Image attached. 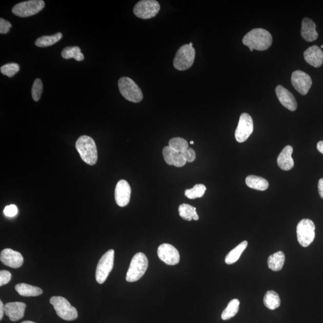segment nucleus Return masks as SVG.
Segmentation results:
<instances>
[{
  "mask_svg": "<svg viewBox=\"0 0 323 323\" xmlns=\"http://www.w3.org/2000/svg\"><path fill=\"white\" fill-rule=\"evenodd\" d=\"M272 37L270 32L263 28H255L244 36L243 43L253 52V50L264 51L272 45Z\"/></svg>",
  "mask_w": 323,
  "mask_h": 323,
  "instance_id": "obj_1",
  "label": "nucleus"
},
{
  "mask_svg": "<svg viewBox=\"0 0 323 323\" xmlns=\"http://www.w3.org/2000/svg\"><path fill=\"white\" fill-rule=\"evenodd\" d=\"M75 148L85 163L90 165L96 164L98 160V151L94 140L91 137L81 136L75 143Z\"/></svg>",
  "mask_w": 323,
  "mask_h": 323,
  "instance_id": "obj_2",
  "label": "nucleus"
},
{
  "mask_svg": "<svg viewBox=\"0 0 323 323\" xmlns=\"http://www.w3.org/2000/svg\"><path fill=\"white\" fill-rule=\"evenodd\" d=\"M148 265V259L145 254L140 252L136 253L129 265L126 280L129 282L138 281L145 275Z\"/></svg>",
  "mask_w": 323,
  "mask_h": 323,
  "instance_id": "obj_3",
  "label": "nucleus"
},
{
  "mask_svg": "<svg viewBox=\"0 0 323 323\" xmlns=\"http://www.w3.org/2000/svg\"><path fill=\"white\" fill-rule=\"evenodd\" d=\"M118 89L124 98L132 103H139L143 99L142 89L132 79L123 77L118 82Z\"/></svg>",
  "mask_w": 323,
  "mask_h": 323,
  "instance_id": "obj_4",
  "label": "nucleus"
},
{
  "mask_svg": "<svg viewBox=\"0 0 323 323\" xmlns=\"http://www.w3.org/2000/svg\"><path fill=\"white\" fill-rule=\"evenodd\" d=\"M50 303L53 305L57 315L66 321H73L77 319L78 313L76 308L70 304L66 298L61 296H53L50 298Z\"/></svg>",
  "mask_w": 323,
  "mask_h": 323,
  "instance_id": "obj_5",
  "label": "nucleus"
},
{
  "mask_svg": "<svg viewBox=\"0 0 323 323\" xmlns=\"http://www.w3.org/2000/svg\"><path fill=\"white\" fill-rule=\"evenodd\" d=\"M195 49L189 45H185L178 50L174 59L176 70L185 71L192 66L195 59Z\"/></svg>",
  "mask_w": 323,
  "mask_h": 323,
  "instance_id": "obj_6",
  "label": "nucleus"
},
{
  "mask_svg": "<svg viewBox=\"0 0 323 323\" xmlns=\"http://www.w3.org/2000/svg\"><path fill=\"white\" fill-rule=\"evenodd\" d=\"M315 226L310 219L305 218L300 220L296 228L297 238L300 245L307 247L314 241L315 236Z\"/></svg>",
  "mask_w": 323,
  "mask_h": 323,
  "instance_id": "obj_7",
  "label": "nucleus"
},
{
  "mask_svg": "<svg viewBox=\"0 0 323 323\" xmlns=\"http://www.w3.org/2000/svg\"><path fill=\"white\" fill-rule=\"evenodd\" d=\"M114 251L111 249L103 255L97 265L95 278L97 282L103 284L106 281L113 268Z\"/></svg>",
  "mask_w": 323,
  "mask_h": 323,
  "instance_id": "obj_8",
  "label": "nucleus"
},
{
  "mask_svg": "<svg viewBox=\"0 0 323 323\" xmlns=\"http://www.w3.org/2000/svg\"><path fill=\"white\" fill-rule=\"evenodd\" d=\"M45 6L43 0H30L17 4L12 11L14 15L25 17L35 15L44 9Z\"/></svg>",
  "mask_w": 323,
  "mask_h": 323,
  "instance_id": "obj_9",
  "label": "nucleus"
},
{
  "mask_svg": "<svg viewBox=\"0 0 323 323\" xmlns=\"http://www.w3.org/2000/svg\"><path fill=\"white\" fill-rule=\"evenodd\" d=\"M160 8L159 3L155 0H142L134 6V13L141 19H149L156 16Z\"/></svg>",
  "mask_w": 323,
  "mask_h": 323,
  "instance_id": "obj_10",
  "label": "nucleus"
},
{
  "mask_svg": "<svg viewBox=\"0 0 323 323\" xmlns=\"http://www.w3.org/2000/svg\"><path fill=\"white\" fill-rule=\"evenodd\" d=\"M254 130L252 118L250 114L244 113L240 115L235 133V139L238 143H244L249 138Z\"/></svg>",
  "mask_w": 323,
  "mask_h": 323,
  "instance_id": "obj_11",
  "label": "nucleus"
},
{
  "mask_svg": "<svg viewBox=\"0 0 323 323\" xmlns=\"http://www.w3.org/2000/svg\"><path fill=\"white\" fill-rule=\"evenodd\" d=\"M291 82L294 89L302 95L307 94L312 84L310 75L300 70L293 72Z\"/></svg>",
  "mask_w": 323,
  "mask_h": 323,
  "instance_id": "obj_12",
  "label": "nucleus"
},
{
  "mask_svg": "<svg viewBox=\"0 0 323 323\" xmlns=\"http://www.w3.org/2000/svg\"><path fill=\"white\" fill-rule=\"evenodd\" d=\"M157 256L162 261L168 265H177L180 259L177 249L167 243L162 244L158 247Z\"/></svg>",
  "mask_w": 323,
  "mask_h": 323,
  "instance_id": "obj_13",
  "label": "nucleus"
},
{
  "mask_svg": "<svg viewBox=\"0 0 323 323\" xmlns=\"http://www.w3.org/2000/svg\"><path fill=\"white\" fill-rule=\"evenodd\" d=\"M131 195L130 185L125 179H121L117 183L115 189L114 197L116 204L121 207L128 206L130 201Z\"/></svg>",
  "mask_w": 323,
  "mask_h": 323,
  "instance_id": "obj_14",
  "label": "nucleus"
},
{
  "mask_svg": "<svg viewBox=\"0 0 323 323\" xmlns=\"http://www.w3.org/2000/svg\"><path fill=\"white\" fill-rule=\"evenodd\" d=\"M0 260L4 265L12 268H20L24 263L22 254L10 249H6L2 251Z\"/></svg>",
  "mask_w": 323,
  "mask_h": 323,
  "instance_id": "obj_15",
  "label": "nucleus"
},
{
  "mask_svg": "<svg viewBox=\"0 0 323 323\" xmlns=\"http://www.w3.org/2000/svg\"><path fill=\"white\" fill-rule=\"evenodd\" d=\"M275 92L280 103L284 107L292 111L296 110L297 107L296 100L292 93L288 90L281 85H278L276 86Z\"/></svg>",
  "mask_w": 323,
  "mask_h": 323,
  "instance_id": "obj_16",
  "label": "nucleus"
},
{
  "mask_svg": "<svg viewBox=\"0 0 323 323\" xmlns=\"http://www.w3.org/2000/svg\"><path fill=\"white\" fill-rule=\"evenodd\" d=\"M26 304L19 301L7 303L5 305V313L11 321H16L24 317Z\"/></svg>",
  "mask_w": 323,
  "mask_h": 323,
  "instance_id": "obj_17",
  "label": "nucleus"
},
{
  "mask_svg": "<svg viewBox=\"0 0 323 323\" xmlns=\"http://www.w3.org/2000/svg\"><path fill=\"white\" fill-rule=\"evenodd\" d=\"M306 62L315 68L320 67L323 63V52L317 45L310 47L304 53Z\"/></svg>",
  "mask_w": 323,
  "mask_h": 323,
  "instance_id": "obj_18",
  "label": "nucleus"
},
{
  "mask_svg": "<svg viewBox=\"0 0 323 323\" xmlns=\"http://www.w3.org/2000/svg\"><path fill=\"white\" fill-rule=\"evenodd\" d=\"M163 153L165 163L169 165L182 167L185 166L187 163L181 153L172 149L169 146L164 147Z\"/></svg>",
  "mask_w": 323,
  "mask_h": 323,
  "instance_id": "obj_19",
  "label": "nucleus"
},
{
  "mask_svg": "<svg viewBox=\"0 0 323 323\" xmlns=\"http://www.w3.org/2000/svg\"><path fill=\"white\" fill-rule=\"evenodd\" d=\"M300 34L301 37L308 42L316 41L318 34L316 31V25L313 21L308 17H305L301 23Z\"/></svg>",
  "mask_w": 323,
  "mask_h": 323,
  "instance_id": "obj_20",
  "label": "nucleus"
},
{
  "mask_svg": "<svg viewBox=\"0 0 323 323\" xmlns=\"http://www.w3.org/2000/svg\"><path fill=\"white\" fill-rule=\"evenodd\" d=\"M293 147L287 146L280 153L277 158L278 166L282 170L289 171L294 167V161L292 157Z\"/></svg>",
  "mask_w": 323,
  "mask_h": 323,
  "instance_id": "obj_21",
  "label": "nucleus"
},
{
  "mask_svg": "<svg viewBox=\"0 0 323 323\" xmlns=\"http://www.w3.org/2000/svg\"><path fill=\"white\" fill-rule=\"evenodd\" d=\"M15 289L19 295L25 297L38 296L43 293V290L39 287L25 283L18 284Z\"/></svg>",
  "mask_w": 323,
  "mask_h": 323,
  "instance_id": "obj_22",
  "label": "nucleus"
},
{
  "mask_svg": "<svg viewBox=\"0 0 323 323\" xmlns=\"http://www.w3.org/2000/svg\"><path fill=\"white\" fill-rule=\"evenodd\" d=\"M285 262V254L282 251H278L268 257V265L272 271L277 272L281 270Z\"/></svg>",
  "mask_w": 323,
  "mask_h": 323,
  "instance_id": "obj_23",
  "label": "nucleus"
},
{
  "mask_svg": "<svg viewBox=\"0 0 323 323\" xmlns=\"http://www.w3.org/2000/svg\"><path fill=\"white\" fill-rule=\"evenodd\" d=\"M248 187L251 189L265 191L269 188V183L267 179L256 175H249L246 179Z\"/></svg>",
  "mask_w": 323,
  "mask_h": 323,
  "instance_id": "obj_24",
  "label": "nucleus"
},
{
  "mask_svg": "<svg viewBox=\"0 0 323 323\" xmlns=\"http://www.w3.org/2000/svg\"><path fill=\"white\" fill-rule=\"evenodd\" d=\"M178 212L179 216L183 220L187 221L198 220L199 215H197L196 208L190 205L183 204L178 207Z\"/></svg>",
  "mask_w": 323,
  "mask_h": 323,
  "instance_id": "obj_25",
  "label": "nucleus"
},
{
  "mask_svg": "<svg viewBox=\"0 0 323 323\" xmlns=\"http://www.w3.org/2000/svg\"><path fill=\"white\" fill-rule=\"evenodd\" d=\"M248 246V242L247 240L240 243L238 246H237L234 249L230 251L227 254V256L225 258V263L228 265H232L238 261L240 255L244 252V251L246 250Z\"/></svg>",
  "mask_w": 323,
  "mask_h": 323,
  "instance_id": "obj_26",
  "label": "nucleus"
},
{
  "mask_svg": "<svg viewBox=\"0 0 323 323\" xmlns=\"http://www.w3.org/2000/svg\"><path fill=\"white\" fill-rule=\"evenodd\" d=\"M264 303L269 310H274L280 306L281 300L277 293L274 291L269 290L265 294Z\"/></svg>",
  "mask_w": 323,
  "mask_h": 323,
  "instance_id": "obj_27",
  "label": "nucleus"
},
{
  "mask_svg": "<svg viewBox=\"0 0 323 323\" xmlns=\"http://www.w3.org/2000/svg\"><path fill=\"white\" fill-rule=\"evenodd\" d=\"M62 38L63 34L60 32H57V33L52 35H44L36 39L35 45L39 48H46V47L55 44Z\"/></svg>",
  "mask_w": 323,
  "mask_h": 323,
  "instance_id": "obj_28",
  "label": "nucleus"
},
{
  "mask_svg": "<svg viewBox=\"0 0 323 323\" xmlns=\"http://www.w3.org/2000/svg\"><path fill=\"white\" fill-rule=\"evenodd\" d=\"M61 55L66 59L74 58L77 61H82L85 58L80 48L77 46L67 47L63 49Z\"/></svg>",
  "mask_w": 323,
  "mask_h": 323,
  "instance_id": "obj_29",
  "label": "nucleus"
},
{
  "mask_svg": "<svg viewBox=\"0 0 323 323\" xmlns=\"http://www.w3.org/2000/svg\"><path fill=\"white\" fill-rule=\"evenodd\" d=\"M239 300L234 299L230 301L227 307L225 309L221 314V318L224 320H228L234 317L239 311Z\"/></svg>",
  "mask_w": 323,
  "mask_h": 323,
  "instance_id": "obj_30",
  "label": "nucleus"
},
{
  "mask_svg": "<svg viewBox=\"0 0 323 323\" xmlns=\"http://www.w3.org/2000/svg\"><path fill=\"white\" fill-rule=\"evenodd\" d=\"M206 186L202 184L196 185L192 189H187L185 192V196L190 199H195L202 197L206 193Z\"/></svg>",
  "mask_w": 323,
  "mask_h": 323,
  "instance_id": "obj_31",
  "label": "nucleus"
},
{
  "mask_svg": "<svg viewBox=\"0 0 323 323\" xmlns=\"http://www.w3.org/2000/svg\"><path fill=\"white\" fill-rule=\"evenodd\" d=\"M169 146L181 153L189 149L188 142L185 139L180 137L172 138L169 142Z\"/></svg>",
  "mask_w": 323,
  "mask_h": 323,
  "instance_id": "obj_32",
  "label": "nucleus"
},
{
  "mask_svg": "<svg viewBox=\"0 0 323 323\" xmlns=\"http://www.w3.org/2000/svg\"><path fill=\"white\" fill-rule=\"evenodd\" d=\"M20 70V66L16 63H9L4 65L0 71L3 75H7V77H12Z\"/></svg>",
  "mask_w": 323,
  "mask_h": 323,
  "instance_id": "obj_33",
  "label": "nucleus"
},
{
  "mask_svg": "<svg viewBox=\"0 0 323 323\" xmlns=\"http://www.w3.org/2000/svg\"><path fill=\"white\" fill-rule=\"evenodd\" d=\"M43 85L41 79L36 78L32 87V97L35 102H38L41 98Z\"/></svg>",
  "mask_w": 323,
  "mask_h": 323,
  "instance_id": "obj_34",
  "label": "nucleus"
},
{
  "mask_svg": "<svg viewBox=\"0 0 323 323\" xmlns=\"http://www.w3.org/2000/svg\"><path fill=\"white\" fill-rule=\"evenodd\" d=\"M11 278H12V274L9 271L3 270L0 271V286L8 284Z\"/></svg>",
  "mask_w": 323,
  "mask_h": 323,
  "instance_id": "obj_35",
  "label": "nucleus"
},
{
  "mask_svg": "<svg viewBox=\"0 0 323 323\" xmlns=\"http://www.w3.org/2000/svg\"><path fill=\"white\" fill-rule=\"evenodd\" d=\"M182 156L185 158L186 162L188 163H193L196 159V153L195 151L191 148H189L181 153Z\"/></svg>",
  "mask_w": 323,
  "mask_h": 323,
  "instance_id": "obj_36",
  "label": "nucleus"
},
{
  "mask_svg": "<svg viewBox=\"0 0 323 323\" xmlns=\"http://www.w3.org/2000/svg\"><path fill=\"white\" fill-rule=\"evenodd\" d=\"M12 25L10 22L1 18L0 19V33L5 34L8 33Z\"/></svg>",
  "mask_w": 323,
  "mask_h": 323,
  "instance_id": "obj_37",
  "label": "nucleus"
},
{
  "mask_svg": "<svg viewBox=\"0 0 323 323\" xmlns=\"http://www.w3.org/2000/svg\"><path fill=\"white\" fill-rule=\"evenodd\" d=\"M17 208L14 205H10V206H7L4 210V213L7 217H14L17 214Z\"/></svg>",
  "mask_w": 323,
  "mask_h": 323,
  "instance_id": "obj_38",
  "label": "nucleus"
},
{
  "mask_svg": "<svg viewBox=\"0 0 323 323\" xmlns=\"http://www.w3.org/2000/svg\"><path fill=\"white\" fill-rule=\"evenodd\" d=\"M318 189L319 196L323 199V178L319 179L318 184Z\"/></svg>",
  "mask_w": 323,
  "mask_h": 323,
  "instance_id": "obj_39",
  "label": "nucleus"
},
{
  "mask_svg": "<svg viewBox=\"0 0 323 323\" xmlns=\"http://www.w3.org/2000/svg\"><path fill=\"white\" fill-rule=\"evenodd\" d=\"M4 313H5V305H3V301L0 300V319H3Z\"/></svg>",
  "mask_w": 323,
  "mask_h": 323,
  "instance_id": "obj_40",
  "label": "nucleus"
},
{
  "mask_svg": "<svg viewBox=\"0 0 323 323\" xmlns=\"http://www.w3.org/2000/svg\"><path fill=\"white\" fill-rule=\"evenodd\" d=\"M317 149L319 152L323 154V141L319 142L317 143Z\"/></svg>",
  "mask_w": 323,
  "mask_h": 323,
  "instance_id": "obj_41",
  "label": "nucleus"
},
{
  "mask_svg": "<svg viewBox=\"0 0 323 323\" xmlns=\"http://www.w3.org/2000/svg\"><path fill=\"white\" fill-rule=\"evenodd\" d=\"M21 323H36V322H34L33 321H25Z\"/></svg>",
  "mask_w": 323,
  "mask_h": 323,
  "instance_id": "obj_42",
  "label": "nucleus"
},
{
  "mask_svg": "<svg viewBox=\"0 0 323 323\" xmlns=\"http://www.w3.org/2000/svg\"><path fill=\"white\" fill-rule=\"evenodd\" d=\"M189 45L190 47H193V43H189Z\"/></svg>",
  "mask_w": 323,
  "mask_h": 323,
  "instance_id": "obj_43",
  "label": "nucleus"
},
{
  "mask_svg": "<svg viewBox=\"0 0 323 323\" xmlns=\"http://www.w3.org/2000/svg\"><path fill=\"white\" fill-rule=\"evenodd\" d=\"M190 145H193L194 143L193 141L190 142Z\"/></svg>",
  "mask_w": 323,
  "mask_h": 323,
  "instance_id": "obj_44",
  "label": "nucleus"
},
{
  "mask_svg": "<svg viewBox=\"0 0 323 323\" xmlns=\"http://www.w3.org/2000/svg\"><path fill=\"white\" fill-rule=\"evenodd\" d=\"M321 49H323V45H321Z\"/></svg>",
  "mask_w": 323,
  "mask_h": 323,
  "instance_id": "obj_45",
  "label": "nucleus"
}]
</instances>
